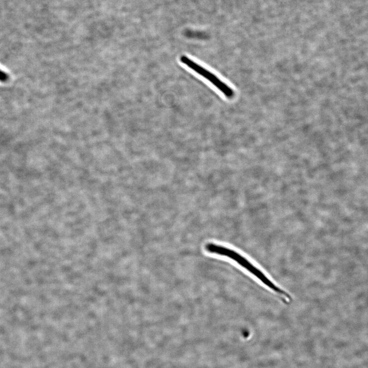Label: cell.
Instances as JSON below:
<instances>
[{
  "label": "cell",
  "instance_id": "cell-1",
  "mask_svg": "<svg viewBox=\"0 0 368 368\" xmlns=\"http://www.w3.org/2000/svg\"><path fill=\"white\" fill-rule=\"evenodd\" d=\"M205 249L210 253L226 257L233 260L268 289L284 297L286 301L291 299V296L287 292L277 285L252 261L241 253L232 248L211 243L206 245Z\"/></svg>",
  "mask_w": 368,
  "mask_h": 368
},
{
  "label": "cell",
  "instance_id": "cell-2",
  "mask_svg": "<svg viewBox=\"0 0 368 368\" xmlns=\"http://www.w3.org/2000/svg\"><path fill=\"white\" fill-rule=\"evenodd\" d=\"M180 60L183 64L208 80L225 97L228 98L234 97V91L233 89L214 74L185 55L181 56Z\"/></svg>",
  "mask_w": 368,
  "mask_h": 368
}]
</instances>
